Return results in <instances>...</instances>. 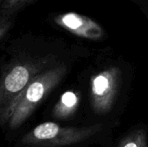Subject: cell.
<instances>
[{
    "label": "cell",
    "mask_w": 148,
    "mask_h": 147,
    "mask_svg": "<svg viewBox=\"0 0 148 147\" xmlns=\"http://www.w3.org/2000/svg\"><path fill=\"white\" fill-rule=\"evenodd\" d=\"M121 71L117 67L108 68L91 77L90 101L93 111L99 115L108 113L115 102Z\"/></svg>",
    "instance_id": "4"
},
{
    "label": "cell",
    "mask_w": 148,
    "mask_h": 147,
    "mask_svg": "<svg viewBox=\"0 0 148 147\" xmlns=\"http://www.w3.org/2000/svg\"><path fill=\"white\" fill-rule=\"evenodd\" d=\"M66 73V65L59 64L49 67L37 74L16 98L8 111L3 125L6 124L11 130L21 127L52 90L59 85Z\"/></svg>",
    "instance_id": "1"
},
{
    "label": "cell",
    "mask_w": 148,
    "mask_h": 147,
    "mask_svg": "<svg viewBox=\"0 0 148 147\" xmlns=\"http://www.w3.org/2000/svg\"><path fill=\"white\" fill-rule=\"evenodd\" d=\"M117 147H148V135L146 130L140 128L125 136Z\"/></svg>",
    "instance_id": "7"
},
{
    "label": "cell",
    "mask_w": 148,
    "mask_h": 147,
    "mask_svg": "<svg viewBox=\"0 0 148 147\" xmlns=\"http://www.w3.org/2000/svg\"><path fill=\"white\" fill-rule=\"evenodd\" d=\"M102 129L101 124L89 126H62L44 122L25 133L20 143L26 147H68L83 143Z\"/></svg>",
    "instance_id": "2"
},
{
    "label": "cell",
    "mask_w": 148,
    "mask_h": 147,
    "mask_svg": "<svg viewBox=\"0 0 148 147\" xmlns=\"http://www.w3.org/2000/svg\"><path fill=\"white\" fill-rule=\"evenodd\" d=\"M79 93L67 91L62 94L52 110V116L57 120H67L73 116L80 105Z\"/></svg>",
    "instance_id": "6"
},
{
    "label": "cell",
    "mask_w": 148,
    "mask_h": 147,
    "mask_svg": "<svg viewBox=\"0 0 148 147\" xmlns=\"http://www.w3.org/2000/svg\"><path fill=\"white\" fill-rule=\"evenodd\" d=\"M50 57L18 62L9 66L0 78V126L16 100L29 81L40 72L48 68Z\"/></svg>",
    "instance_id": "3"
},
{
    "label": "cell",
    "mask_w": 148,
    "mask_h": 147,
    "mask_svg": "<svg viewBox=\"0 0 148 147\" xmlns=\"http://www.w3.org/2000/svg\"><path fill=\"white\" fill-rule=\"evenodd\" d=\"M36 0H0V14L11 16Z\"/></svg>",
    "instance_id": "8"
},
{
    "label": "cell",
    "mask_w": 148,
    "mask_h": 147,
    "mask_svg": "<svg viewBox=\"0 0 148 147\" xmlns=\"http://www.w3.org/2000/svg\"><path fill=\"white\" fill-rule=\"evenodd\" d=\"M12 25L11 16H6L0 14V39L9 31Z\"/></svg>",
    "instance_id": "9"
},
{
    "label": "cell",
    "mask_w": 148,
    "mask_h": 147,
    "mask_svg": "<svg viewBox=\"0 0 148 147\" xmlns=\"http://www.w3.org/2000/svg\"><path fill=\"white\" fill-rule=\"evenodd\" d=\"M54 22L69 33L91 41L101 40L105 36L103 28L90 17L76 13L66 12L55 16Z\"/></svg>",
    "instance_id": "5"
}]
</instances>
